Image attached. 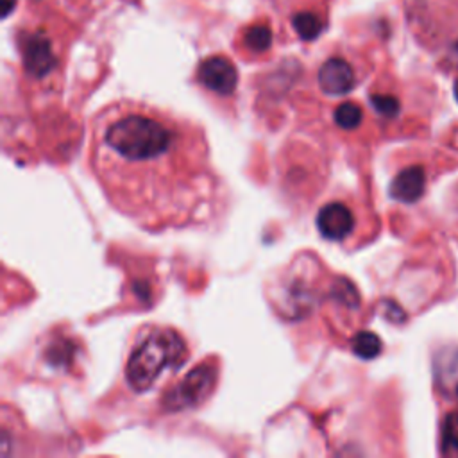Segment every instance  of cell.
<instances>
[{
	"mask_svg": "<svg viewBox=\"0 0 458 458\" xmlns=\"http://www.w3.org/2000/svg\"><path fill=\"white\" fill-rule=\"evenodd\" d=\"M88 165L109 204L152 231L206 222L222 186L204 129L141 104L89 122Z\"/></svg>",
	"mask_w": 458,
	"mask_h": 458,
	"instance_id": "1",
	"label": "cell"
},
{
	"mask_svg": "<svg viewBox=\"0 0 458 458\" xmlns=\"http://www.w3.org/2000/svg\"><path fill=\"white\" fill-rule=\"evenodd\" d=\"M186 354V342L175 329L145 327L129 352L125 379L132 390L147 392L166 370L181 367Z\"/></svg>",
	"mask_w": 458,
	"mask_h": 458,
	"instance_id": "2",
	"label": "cell"
},
{
	"mask_svg": "<svg viewBox=\"0 0 458 458\" xmlns=\"http://www.w3.org/2000/svg\"><path fill=\"white\" fill-rule=\"evenodd\" d=\"M315 225L322 238L335 243H344L354 233L356 216L345 202L329 200L317 211Z\"/></svg>",
	"mask_w": 458,
	"mask_h": 458,
	"instance_id": "3",
	"label": "cell"
},
{
	"mask_svg": "<svg viewBox=\"0 0 458 458\" xmlns=\"http://www.w3.org/2000/svg\"><path fill=\"white\" fill-rule=\"evenodd\" d=\"M197 77L204 88L224 97L231 95L238 84L236 66L222 55H213L204 59L199 66Z\"/></svg>",
	"mask_w": 458,
	"mask_h": 458,
	"instance_id": "4",
	"label": "cell"
},
{
	"mask_svg": "<svg viewBox=\"0 0 458 458\" xmlns=\"http://www.w3.org/2000/svg\"><path fill=\"white\" fill-rule=\"evenodd\" d=\"M435 386L445 399H458V345H444L433 358Z\"/></svg>",
	"mask_w": 458,
	"mask_h": 458,
	"instance_id": "5",
	"label": "cell"
},
{
	"mask_svg": "<svg viewBox=\"0 0 458 458\" xmlns=\"http://www.w3.org/2000/svg\"><path fill=\"white\" fill-rule=\"evenodd\" d=\"M318 86L326 95L331 97H340L349 93L354 84H356V77H354V70L352 66L342 59V57H331L327 59L320 68H318V75H317Z\"/></svg>",
	"mask_w": 458,
	"mask_h": 458,
	"instance_id": "6",
	"label": "cell"
},
{
	"mask_svg": "<svg viewBox=\"0 0 458 458\" xmlns=\"http://www.w3.org/2000/svg\"><path fill=\"white\" fill-rule=\"evenodd\" d=\"M211 388H213V370L195 369L170 395V408L177 410L190 404H197L200 399H204L211 392Z\"/></svg>",
	"mask_w": 458,
	"mask_h": 458,
	"instance_id": "7",
	"label": "cell"
},
{
	"mask_svg": "<svg viewBox=\"0 0 458 458\" xmlns=\"http://www.w3.org/2000/svg\"><path fill=\"white\" fill-rule=\"evenodd\" d=\"M25 70L34 77H45L55 66L52 45L45 36H29L23 45Z\"/></svg>",
	"mask_w": 458,
	"mask_h": 458,
	"instance_id": "8",
	"label": "cell"
},
{
	"mask_svg": "<svg viewBox=\"0 0 458 458\" xmlns=\"http://www.w3.org/2000/svg\"><path fill=\"white\" fill-rule=\"evenodd\" d=\"M426 186V174L424 168L419 165H411L408 168H403L390 182V197L404 202V204H413L417 202Z\"/></svg>",
	"mask_w": 458,
	"mask_h": 458,
	"instance_id": "9",
	"label": "cell"
},
{
	"mask_svg": "<svg viewBox=\"0 0 458 458\" xmlns=\"http://www.w3.org/2000/svg\"><path fill=\"white\" fill-rule=\"evenodd\" d=\"M351 349L358 358L372 360L383 351V344H381L377 335H374L370 331H360L352 336Z\"/></svg>",
	"mask_w": 458,
	"mask_h": 458,
	"instance_id": "10",
	"label": "cell"
},
{
	"mask_svg": "<svg viewBox=\"0 0 458 458\" xmlns=\"http://www.w3.org/2000/svg\"><path fill=\"white\" fill-rule=\"evenodd\" d=\"M292 25H293V30L297 32V36L304 41H311V39L318 38V34L322 32L320 18L308 11H301V13L293 14Z\"/></svg>",
	"mask_w": 458,
	"mask_h": 458,
	"instance_id": "11",
	"label": "cell"
},
{
	"mask_svg": "<svg viewBox=\"0 0 458 458\" xmlns=\"http://www.w3.org/2000/svg\"><path fill=\"white\" fill-rule=\"evenodd\" d=\"M440 451L445 456H458V410L449 413L442 424Z\"/></svg>",
	"mask_w": 458,
	"mask_h": 458,
	"instance_id": "12",
	"label": "cell"
},
{
	"mask_svg": "<svg viewBox=\"0 0 458 458\" xmlns=\"http://www.w3.org/2000/svg\"><path fill=\"white\" fill-rule=\"evenodd\" d=\"M333 118H335V123H336L340 129L352 131V129L360 127L361 118H363V113H361V107H360L356 102H342V104L335 109Z\"/></svg>",
	"mask_w": 458,
	"mask_h": 458,
	"instance_id": "13",
	"label": "cell"
},
{
	"mask_svg": "<svg viewBox=\"0 0 458 458\" xmlns=\"http://www.w3.org/2000/svg\"><path fill=\"white\" fill-rule=\"evenodd\" d=\"M243 41L252 52H265L272 45V32L267 25H252L247 29Z\"/></svg>",
	"mask_w": 458,
	"mask_h": 458,
	"instance_id": "14",
	"label": "cell"
},
{
	"mask_svg": "<svg viewBox=\"0 0 458 458\" xmlns=\"http://www.w3.org/2000/svg\"><path fill=\"white\" fill-rule=\"evenodd\" d=\"M370 104L376 109V113H379L381 116H386V118L397 116L399 109H401V104L394 95H372Z\"/></svg>",
	"mask_w": 458,
	"mask_h": 458,
	"instance_id": "15",
	"label": "cell"
},
{
	"mask_svg": "<svg viewBox=\"0 0 458 458\" xmlns=\"http://www.w3.org/2000/svg\"><path fill=\"white\" fill-rule=\"evenodd\" d=\"M0 5H2V18H7L16 7V0H0Z\"/></svg>",
	"mask_w": 458,
	"mask_h": 458,
	"instance_id": "16",
	"label": "cell"
},
{
	"mask_svg": "<svg viewBox=\"0 0 458 458\" xmlns=\"http://www.w3.org/2000/svg\"><path fill=\"white\" fill-rule=\"evenodd\" d=\"M453 91H454V98H456V102H458V79L454 81V86H453Z\"/></svg>",
	"mask_w": 458,
	"mask_h": 458,
	"instance_id": "17",
	"label": "cell"
}]
</instances>
